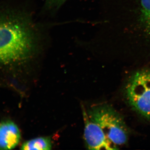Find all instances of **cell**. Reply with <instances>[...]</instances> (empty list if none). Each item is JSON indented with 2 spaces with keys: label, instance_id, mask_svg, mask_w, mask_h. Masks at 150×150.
Returning <instances> with one entry per match:
<instances>
[{
  "label": "cell",
  "instance_id": "obj_6",
  "mask_svg": "<svg viewBox=\"0 0 150 150\" xmlns=\"http://www.w3.org/2000/svg\"><path fill=\"white\" fill-rule=\"evenodd\" d=\"M21 138L19 129L12 121L0 123V149H12L18 144Z\"/></svg>",
  "mask_w": 150,
  "mask_h": 150
},
{
  "label": "cell",
  "instance_id": "obj_2",
  "mask_svg": "<svg viewBox=\"0 0 150 150\" xmlns=\"http://www.w3.org/2000/svg\"><path fill=\"white\" fill-rule=\"evenodd\" d=\"M114 20L130 43L150 47V0L117 1Z\"/></svg>",
  "mask_w": 150,
  "mask_h": 150
},
{
  "label": "cell",
  "instance_id": "obj_7",
  "mask_svg": "<svg viewBox=\"0 0 150 150\" xmlns=\"http://www.w3.org/2000/svg\"><path fill=\"white\" fill-rule=\"evenodd\" d=\"M52 147L51 139L49 137H38L25 142L21 149L24 150H50Z\"/></svg>",
  "mask_w": 150,
  "mask_h": 150
},
{
  "label": "cell",
  "instance_id": "obj_3",
  "mask_svg": "<svg viewBox=\"0 0 150 150\" xmlns=\"http://www.w3.org/2000/svg\"><path fill=\"white\" fill-rule=\"evenodd\" d=\"M91 120L100 126L108 139L116 146L128 141L129 131L123 117L107 104L93 105L88 112Z\"/></svg>",
  "mask_w": 150,
  "mask_h": 150
},
{
  "label": "cell",
  "instance_id": "obj_4",
  "mask_svg": "<svg viewBox=\"0 0 150 150\" xmlns=\"http://www.w3.org/2000/svg\"><path fill=\"white\" fill-rule=\"evenodd\" d=\"M125 94L132 109L150 121V69L131 75L125 86Z\"/></svg>",
  "mask_w": 150,
  "mask_h": 150
},
{
  "label": "cell",
  "instance_id": "obj_1",
  "mask_svg": "<svg viewBox=\"0 0 150 150\" xmlns=\"http://www.w3.org/2000/svg\"><path fill=\"white\" fill-rule=\"evenodd\" d=\"M38 48L37 34L29 17L17 13L0 14V65L24 62Z\"/></svg>",
  "mask_w": 150,
  "mask_h": 150
},
{
  "label": "cell",
  "instance_id": "obj_8",
  "mask_svg": "<svg viewBox=\"0 0 150 150\" xmlns=\"http://www.w3.org/2000/svg\"><path fill=\"white\" fill-rule=\"evenodd\" d=\"M67 0H46L45 8L46 10L50 12L56 11Z\"/></svg>",
  "mask_w": 150,
  "mask_h": 150
},
{
  "label": "cell",
  "instance_id": "obj_5",
  "mask_svg": "<svg viewBox=\"0 0 150 150\" xmlns=\"http://www.w3.org/2000/svg\"><path fill=\"white\" fill-rule=\"evenodd\" d=\"M83 114L85 125L84 137L88 149H118L117 146L108 139L100 126L91 119L84 108Z\"/></svg>",
  "mask_w": 150,
  "mask_h": 150
}]
</instances>
